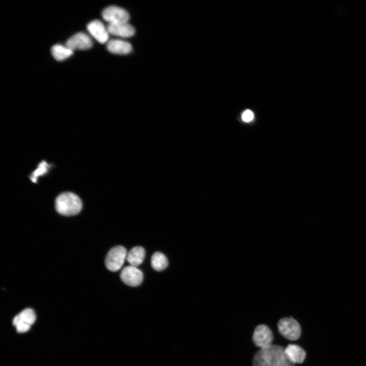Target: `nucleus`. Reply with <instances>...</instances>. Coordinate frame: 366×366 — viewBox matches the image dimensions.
Wrapping results in <instances>:
<instances>
[{
  "label": "nucleus",
  "instance_id": "nucleus-1",
  "mask_svg": "<svg viewBox=\"0 0 366 366\" xmlns=\"http://www.w3.org/2000/svg\"><path fill=\"white\" fill-rule=\"evenodd\" d=\"M284 350L283 347L277 345L261 348L253 357V366H294L287 357Z\"/></svg>",
  "mask_w": 366,
  "mask_h": 366
},
{
  "label": "nucleus",
  "instance_id": "nucleus-2",
  "mask_svg": "<svg viewBox=\"0 0 366 366\" xmlns=\"http://www.w3.org/2000/svg\"><path fill=\"white\" fill-rule=\"evenodd\" d=\"M55 206L59 214L70 216L78 214L82 208V203L77 195L73 193L66 192L56 198Z\"/></svg>",
  "mask_w": 366,
  "mask_h": 366
},
{
  "label": "nucleus",
  "instance_id": "nucleus-3",
  "mask_svg": "<svg viewBox=\"0 0 366 366\" xmlns=\"http://www.w3.org/2000/svg\"><path fill=\"white\" fill-rule=\"evenodd\" d=\"M278 328L280 334L291 341L297 340L301 333L299 323L292 317H284L278 322Z\"/></svg>",
  "mask_w": 366,
  "mask_h": 366
},
{
  "label": "nucleus",
  "instance_id": "nucleus-4",
  "mask_svg": "<svg viewBox=\"0 0 366 366\" xmlns=\"http://www.w3.org/2000/svg\"><path fill=\"white\" fill-rule=\"evenodd\" d=\"M127 251L121 246L112 248L108 253L105 259V265L111 271L118 270L127 258Z\"/></svg>",
  "mask_w": 366,
  "mask_h": 366
},
{
  "label": "nucleus",
  "instance_id": "nucleus-5",
  "mask_svg": "<svg viewBox=\"0 0 366 366\" xmlns=\"http://www.w3.org/2000/svg\"><path fill=\"white\" fill-rule=\"evenodd\" d=\"M104 20L108 24H116L128 22L130 19L129 13L125 9L115 6L105 8L102 13Z\"/></svg>",
  "mask_w": 366,
  "mask_h": 366
},
{
  "label": "nucleus",
  "instance_id": "nucleus-6",
  "mask_svg": "<svg viewBox=\"0 0 366 366\" xmlns=\"http://www.w3.org/2000/svg\"><path fill=\"white\" fill-rule=\"evenodd\" d=\"M252 339L256 346L263 348L272 345L273 334L267 325L260 324L255 327Z\"/></svg>",
  "mask_w": 366,
  "mask_h": 366
},
{
  "label": "nucleus",
  "instance_id": "nucleus-7",
  "mask_svg": "<svg viewBox=\"0 0 366 366\" xmlns=\"http://www.w3.org/2000/svg\"><path fill=\"white\" fill-rule=\"evenodd\" d=\"M120 276L124 283L132 287L140 285L143 279V272L136 267L132 265L125 267Z\"/></svg>",
  "mask_w": 366,
  "mask_h": 366
},
{
  "label": "nucleus",
  "instance_id": "nucleus-8",
  "mask_svg": "<svg viewBox=\"0 0 366 366\" xmlns=\"http://www.w3.org/2000/svg\"><path fill=\"white\" fill-rule=\"evenodd\" d=\"M66 45L73 51L86 50L92 47L93 41L86 34L79 32L70 38L66 42Z\"/></svg>",
  "mask_w": 366,
  "mask_h": 366
},
{
  "label": "nucleus",
  "instance_id": "nucleus-9",
  "mask_svg": "<svg viewBox=\"0 0 366 366\" xmlns=\"http://www.w3.org/2000/svg\"><path fill=\"white\" fill-rule=\"evenodd\" d=\"M87 29L90 35L101 44L107 43L109 33L107 27L99 20L90 22L87 25Z\"/></svg>",
  "mask_w": 366,
  "mask_h": 366
},
{
  "label": "nucleus",
  "instance_id": "nucleus-10",
  "mask_svg": "<svg viewBox=\"0 0 366 366\" xmlns=\"http://www.w3.org/2000/svg\"><path fill=\"white\" fill-rule=\"evenodd\" d=\"M109 34L120 38H129L135 33L134 27L128 22L108 24L107 26Z\"/></svg>",
  "mask_w": 366,
  "mask_h": 366
},
{
  "label": "nucleus",
  "instance_id": "nucleus-11",
  "mask_svg": "<svg viewBox=\"0 0 366 366\" xmlns=\"http://www.w3.org/2000/svg\"><path fill=\"white\" fill-rule=\"evenodd\" d=\"M106 47L111 53L120 55L129 54L132 50V47L130 43L118 39L109 40Z\"/></svg>",
  "mask_w": 366,
  "mask_h": 366
},
{
  "label": "nucleus",
  "instance_id": "nucleus-12",
  "mask_svg": "<svg viewBox=\"0 0 366 366\" xmlns=\"http://www.w3.org/2000/svg\"><path fill=\"white\" fill-rule=\"evenodd\" d=\"M285 354L290 362L293 363H301L305 359L306 352L299 346L289 344L285 348Z\"/></svg>",
  "mask_w": 366,
  "mask_h": 366
},
{
  "label": "nucleus",
  "instance_id": "nucleus-13",
  "mask_svg": "<svg viewBox=\"0 0 366 366\" xmlns=\"http://www.w3.org/2000/svg\"><path fill=\"white\" fill-rule=\"evenodd\" d=\"M145 254L144 249L141 247L137 246L129 251L126 259L131 265L137 267L142 263Z\"/></svg>",
  "mask_w": 366,
  "mask_h": 366
},
{
  "label": "nucleus",
  "instance_id": "nucleus-14",
  "mask_svg": "<svg viewBox=\"0 0 366 366\" xmlns=\"http://www.w3.org/2000/svg\"><path fill=\"white\" fill-rule=\"evenodd\" d=\"M53 57L58 61L66 59L73 53V51L68 48L66 45L56 44L52 46L51 49Z\"/></svg>",
  "mask_w": 366,
  "mask_h": 366
},
{
  "label": "nucleus",
  "instance_id": "nucleus-15",
  "mask_svg": "<svg viewBox=\"0 0 366 366\" xmlns=\"http://www.w3.org/2000/svg\"><path fill=\"white\" fill-rule=\"evenodd\" d=\"M151 265L155 270L160 271L167 267L168 260L164 254L160 252H156L152 255Z\"/></svg>",
  "mask_w": 366,
  "mask_h": 366
},
{
  "label": "nucleus",
  "instance_id": "nucleus-16",
  "mask_svg": "<svg viewBox=\"0 0 366 366\" xmlns=\"http://www.w3.org/2000/svg\"><path fill=\"white\" fill-rule=\"evenodd\" d=\"M36 315L31 309H25L17 315L13 319V322L20 321L31 326L36 320Z\"/></svg>",
  "mask_w": 366,
  "mask_h": 366
},
{
  "label": "nucleus",
  "instance_id": "nucleus-17",
  "mask_svg": "<svg viewBox=\"0 0 366 366\" xmlns=\"http://www.w3.org/2000/svg\"><path fill=\"white\" fill-rule=\"evenodd\" d=\"M47 165L46 163L45 162H42L40 164L38 168L35 170V171L34 172V176H35L34 178H32V180L34 182L36 181V177L42 174H44L47 171Z\"/></svg>",
  "mask_w": 366,
  "mask_h": 366
},
{
  "label": "nucleus",
  "instance_id": "nucleus-18",
  "mask_svg": "<svg viewBox=\"0 0 366 366\" xmlns=\"http://www.w3.org/2000/svg\"><path fill=\"white\" fill-rule=\"evenodd\" d=\"M254 117V114L250 110H246L242 115V119L245 122L251 121Z\"/></svg>",
  "mask_w": 366,
  "mask_h": 366
}]
</instances>
